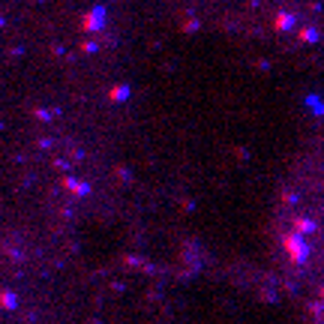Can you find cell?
Segmentation results:
<instances>
[{
    "mask_svg": "<svg viewBox=\"0 0 324 324\" xmlns=\"http://www.w3.org/2000/svg\"><path fill=\"white\" fill-rule=\"evenodd\" d=\"M276 264L300 324H324V132L297 159L276 207Z\"/></svg>",
    "mask_w": 324,
    "mask_h": 324,
    "instance_id": "cell-1",
    "label": "cell"
}]
</instances>
